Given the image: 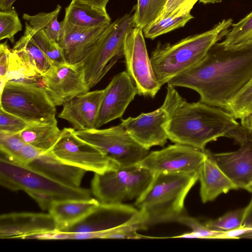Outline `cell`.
Segmentation results:
<instances>
[{
    "label": "cell",
    "mask_w": 252,
    "mask_h": 252,
    "mask_svg": "<svg viewBox=\"0 0 252 252\" xmlns=\"http://www.w3.org/2000/svg\"><path fill=\"white\" fill-rule=\"evenodd\" d=\"M252 79V45L227 49L213 45L196 65L167 84L196 91L199 101L224 109Z\"/></svg>",
    "instance_id": "obj_1"
},
{
    "label": "cell",
    "mask_w": 252,
    "mask_h": 252,
    "mask_svg": "<svg viewBox=\"0 0 252 252\" xmlns=\"http://www.w3.org/2000/svg\"><path fill=\"white\" fill-rule=\"evenodd\" d=\"M161 106L168 116L165 129L168 139L201 151L209 142L226 137L240 125L230 113L222 108L199 101L188 102L175 87L169 85Z\"/></svg>",
    "instance_id": "obj_2"
},
{
    "label": "cell",
    "mask_w": 252,
    "mask_h": 252,
    "mask_svg": "<svg viewBox=\"0 0 252 252\" xmlns=\"http://www.w3.org/2000/svg\"><path fill=\"white\" fill-rule=\"evenodd\" d=\"M233 20H223L211 30L189 36L174 44H158L151 62L160 85L190 69L206 56L210 48L224 37Z\"/></svg>",
    "instance_id": "obj_3"
},
{
    "label": "cell",
    "mask_w": 252,
    "mask_h": 252,
    "mask_svg": "<svg viewBox=\"0 0 252 252\" xmlns=\"http://www.w3.org/2000/svg\"><path fill=\"white\" fill-rule=\"evenodd\" d=\"M198 180V174H154L148 188L135 202L147 225L177 222L184 215L185 198Z\"/></svg>",
    "instance_id": "obj_4"
},
{
    "label": "cell",
    "mask_w": 252,
    "mask_h": 252,
    "mask_svg": "<svg viewBox=\"0 0 252 252\" xmlns=\"http://www.w3.org/2000/svg\"><path fill=\"white\" fill-rule=\"evenodd\" d=\"M0 104L1 109L29 124L57 125L56 106L41 86L7 82Z\"/></svg>",
    "instance_id": "obj_5"
},
{
    "label": "cell",
    "mask_w": 252,
    "mask_h": 252,
    "mask_svg": "<svg viewBox=\"0 0 252 252\" xmlns=\"http://www.w3.org/2000/svg\"><path fill=\"white\" fill-rule=\"evenodd\" d=\"M154 174L137 164L94 173L91 192L101 203L120 204L136 199L148 188Z\"/></svg>",
    "instance_id": "obj_6"
},
{
    "label": "cell",
    "mask_w": 252,
    "mask_h": 252,
    "mask_svg": "<svg viewBox=\"0 0 252 252\" xmlns=\"http://www.w3.org/2000/svg\"><path fill=\"white\" fill-rule=\"evenodd\" d=\"M0 184L11 191L22 190L42 192L50 194L57 200L88 199L91 190L59 183L29 168L0 158Z\"/></svg>",
    "instance_id": "obj_7"
},
{
    "label": "cell",
    "mask_w": 252,
    "mask_h": 252,
    "mask_svg": "<svg viewBox=\"0 0 252 252\" xmlns=\"http://www.w3.org/2000/svg\"><path fill=\"white\" fill-rule=\"evenodd\" d=\"M133 27V14L127 13L111 22L83 62L90 89L95 86L123 55L125 36Z\"/></svg>",
    "instance_id": "obj_8"
},
{
    "label": "cell",
    "mask_w": 252,
    "mask_h": 252,
    "mask_svg": "<svg viewBox=\"0 0 252 252\" xmlns=\"http://www.w3.org/2000/svg\"><path fill=\"white\" fill-rule=\"evenodd\" d=\"M75 135L97 148L120 167L137 164L149 153L120 124L105 129L74 130Z\"/></svg>",
    "instance_id": "obj_9"
},
{
    "label": "cell",
    "mask_w": 252,
    "mask_h": 252,
    "mask_svg": "<svg viewBox=\"0 0 252 252\" xmlns=\"http://www.w3.org/2000/svg\"><path fill=\"white\" fill-rule=\"evenodd\" d=\"M123 55L126 71L136 86L137 94L154 98L161 86L152 65L142 29L132 27L126 33Z\"/></svg>",
    "instance_id": "obj_10"
},
{
    "label": "cell",
    "mask_w": 252,
    "mask_h": 252,
    "mask_svg": "<svg viewBox=\"0 0 252 252\" xmlns=\"http://www.w3.org/2000/svg\"><path fill=\"white\" fill-rule=\"evenodd\" d=\"M73 128L64 127L52 151L63 162L87 171L102 174L120 165L97 148L77 137Z\"/></svg>",
    "instance_id": "obj_11"
},
{
    "label": "cell",
    "mask_w": 252,
    "mask_h": 252,
    "mask_svg": "<svg viewBox=\"0 0 252 252\" xmlns=\"http://www.w3.org/2000/svg\"><path fill=\"white\" fill-rule=\"evenodd\" d=\"M226 137L234 139L239 149L225 153L207 152L238 189L252 193V130L240 124Z\"/></svg>",
    "instance_id": "obj_12"
},
{
    "label": "cell",
    "mask_w": 252,
    "mask_h": 252,
    "mask_svg": "<svg viewBox=\"0 0 252 252\" xmlns=\"http://www.w3.org/2000/svg\"><path fill=\"white\" fill-rule=\"evenodd\" d=\"M205 150L175 143L149 152L137 164L154 174H198L206 156Z\"/></svg>",
    "instance_id": "obj_13"
},
{
    "label": "cell",
    "mask_w": 252,
    "mask_h": 252,
    "mask_svg": "<svg viewBox=\"0 0 252 252\" xmlns=\"http://www.w3.org/2000/svg\"><path fill=\"white\" fill-rule=\"evenodd\" d=\"M42 79L43 88L56 106L90 89L83 62L52 65L42 74Z\"/></svg>",
    "instance_id": "obj_14"
},
{
    "label": "cell",
    "mask_w": 252,
    "mask_h": 252,
    "mask_svg": "<svg viewBox=\"0 0 252 252\" xmlns=\"http://www.w3.org/2000/svg\"><path fill=\"white\" fill-rule=\"evenodd\" d=\"M144 216L138 209L130 205L101 203L80 222L60 232L89 233L104 232Z\"/></svg>",
    "instance_id": "obj_15"
},
{
    "label": "cell",
    "mask_w": 252,
    "mask_h": 252,
    "mask_svg": "<svg viewBox=\"0 0 252 252\" xmlns=\"http://www.w3.org/2000/svg\"><path fill=\"white\" fill-rule=\"evenodd\" d=\"M57 230L49 213L12 212L0 216V238H35Z\"/></svg>",
    "instance_id": "obj_16"
},
{
    "label": "cell",
    "mask_w": 252,
    "mask_h": 252,
    "mask_svg": "<svg viewBox=\"0 0 252 252\" xmlns=\"http://www.w3.org/2000/svg\"><path fill=\"white\" fill-rule=\"evenodd\" d=\"M168 116L161 106L149 113L121 119V125L139 144L149 150L155 146L163 147L168 139L165 127Z\"/></svg>",
    "instance_id": "obj_17"
},
{
    "label": "cell",
    "mask_w": 252,
    "mask_h": 252,
    "mask_svg": "<svg viewBox=\"0 0 252 252\" xmlns=\"http://www.w3.org/2000/svg\"><path fill=\"white\" fill-rule=\"evenodd\" d=\"M137 94L136 86L126 71L115 75L105 88L95 128L122 117Z\"/></svg>",
    "instance_id": "obj_18"
},
{
    "label": "cell",
    "mask_w": 252,
    "mask_h": 252,
    "mask_svg": "<svg viewBox=\"0 0 252 252\" xmlns=\"http://www.w3.org/2000/svg\"><path fill=\"white\" fill-rule=\"evenodd\" d=\"M58 42L65 59L69 63L81 62L92 51L108 26L86 28L74 25L63 20Z\"/></svg>",
    "instance_id": "obj_19"
},
{
    "label": "cell",
    "mask_w": 252,
    "mask_h": 252,
    "mask_svg": "<svg viewBox=\"0 0 252 252\" xmlns=\"http://www.w3.org/2000/svg\"><path fill=\"white\" fill-rule=\"evenodd\" d=\"M105 88L80 94L63 104L58 117L67 121L77 130L95 128Z\"/></svg>",
    "instance_id": "obj_20"
},
{
    "label": "cell",
    "mask_w": 252,
    "mask_h": 252,
    "mask_svg": "<svg viewBox=\"0 0 252 252\" xmlns=\"http://www.w3.org/2000/svg\"><path fill=\"white\" fill-rule=\"evenodd\" d=\"M59 183L80 187L86 170L65 163L57 158L52 150L41 152L26 166Z\"/></svg>",
    "instance_id": "obj_21"
},
{
    "label": "cell",
    "mask_w": 252,
    "mask_h": 252,
    "mask_svg": "<svg viewBox=\"0 0 252 252\" xmlns=\"http://www.w3.org/2000/svg\"><path fill=\"white\" fill-rule=\"evenodd\" d=\"M206 156L198 173L200 183V195L203 203L215 200L222 193L238 189L237 187L210 156L205 150Z\"/></svg>",
    "instance_id": "obj_22"
},
{
    "label": "cell",
    "mask_w": 252,
    "mask_h": 252,
    "mask_svg": "<svg viewBox=\"0 0 252 252\" xmlns=\"http://www.w3.org/2000/svg\"><path fill=\"white\" fill-rule=\"evenodd\" d=\"M99 204L95 198L60 200L52 204L48 212L55 222L57 231H61L84 219Z\"/></svg>",
    "instance_id": "obj_23"
},
{
    "label": "cell",
    "mask_w": 252,
    "mask_h": 252,
    "mask_svg": "<svg viewBox=\"0 0 252 252\" xmlns=\"http://www.w3.org/2000/svg\"><path fill=\"white\" fill-rule=\"evenodd\" d=\"M63 20L74 25L86 28L107 26L111 23L107 12H103L90 5L72 1L65 8Z\"/></svg>",
    "instance_id": "obj_24"
},
{
    "label": "cell",
    "mask_w": 252,
    "mask_h": 252,
    "mask_svg": "<svg viewBox=\"0 0 252 252\" xmlns=\"http://www.w3.org/2000/svg\"><path fill=\"white\" fill-rule=\"evenodd\" d=\"M61 133L57 125L30 124L20 132L24 141L43 151L52 149Z\"/></svg>",
    "instance_id": "obj_25"
},
{
    "label": "cell",
    "mask_w": 252,
    "mask_h": 252,
    "mask_svg": "<svg viewBox=\"0 0 252 252\" xmlns=\"http://www.w3.org/2000/svg\"><path fill=\"white\" fill-rule=\"evenodd\" d=\"M6 80L7 82L38 85L43 87L42 74L12 49L9 54Z\"/></svg>",
    "instance_id": "obj_26"
},
{
    "label": "cell",
    "mask_w": 252,
    "mask_h": 252,
    "mask_svg": "<svg viewBox=\"0 0 252 252\" xmlns=\"http://www.w3.org/2000/svg\"><path fill=\"white\" fill-rule=\"evenodd\" d=\"M12 50L30 63L41 74L52 66L46 55L25 32L15 43Z\"/></svg>",
    "instance_id": "obj_27"
},
{
    "label": "cell",
    "mask_w": 252,
    "mask_h": 252,
    "mask_svg": "<svg viewBox=\"0 0 252 252\" xmlns=\"http://www.w3.org/2000/svg\"><path fill=\"white\" fill-rule=\"evenodd\" d=\"M25 32L30 35L46 55L51 65L66 63L63 51L58 42L50 38L44 30L34 29L26 22Z\"/></svg>",
    "instance_id": "obj_28"
},
{
    "label": "cell",
    "mask_w": 252,
    "mask_h": 252,
    "mask_svg": "<svg viewBox=\"0 0 252 252\" xmlns=\"http://www.w3.org/2000/svg\"><path fill=\"white\" fill-rule=\"evenodd\" d=\"M221 44L227 49H239L252 45V11L233 24Z\"/></svg>",
    "instance_id": "obj_29"
},
{
    "label": "cell",
    "mask_w": 252,
    "mask_h": 252,
    "mask_svg": "<svg viewBox=\"0 0 252 252\" xmlns=\"http://www.w3.org/2000/svg\"><path fill=\"white\" fill-rule=\"evenodd\" d=\"M62 7L58 4L56 8L50 12H40L35 15L24 13L22 18L31 27L36 29H42L52 39L59 42L62 31L61 22L58 18Z\"/></svg>",
    "instance_id": "obj_30"
},
{
    "label": "cell",
    "mask_w": 252,
    "mask_h": 252,
    "mask_svg": "<svg viewBox=\"0 0 252 252\" xmlns=\"http://www.w3.org/2000/svg\"><path fill=\"white\" fill-rule=\"evenodd\" d=\"M168 0H137L133 14V27L142 30L157 20Z\"/></svg>",
    "instance_id": "obj_31"
},
{
    "label": "cell",
    "mask_w": 252,
    "mask_h": 252,
    "mask_svg": "<svg viewBox=\"0 0 252 252\" xmlns=\"http://www.w3.org/2000/svg\"><path fill=\"white\" fill-rule=\"evenodd\" d=\"M236 119L252 115V79L227 103L224 109Z\"/></svg>",
    "instance_id": "obj_32"
},
{
    "label": "cell",
    "mask_w": 252,
    "mask_h": 252,
    "mask_svg": "<svg viewBox=\"0 0 252 252\" xmlns=\"http://www.w3.org/2000/svg\"><path fill=\"white\" fill-rule=\"evenodd\" d=\"M193 18L190 13L178 17H168L158 20L143 30L144 37L153 39L163 34L184 27Z\"/></svg>",
    "instance_id": "obj_33"
},
{
    "label": "cell",
    "mask_w": 252,
    "mask_h": 252,
    "mask_svg": "<svg viewBox=\"0 0 252 252\" xmlns=\"http://www.w3.org/2000/svg\"><path fill=\"white\" fill-rule=\"evenodd\" d=\"M26 144L20 133L0 131V156L13 163L20 164L22 151Z\"/></svg>",
    "instance_id": "obj_34"
},
{
    "label": "cell",
    "mask_w": 252,
    "mask_h": 252,
    "mask_svg": "<svg viewBox=\"0 0 252 252\" xmlns=\"http://www.w3.org/2000/svg\"><path fill=\"white\" fill-rule=\"evenodd\" d=\"M245 209L230 211L215 220H209L204 224L209 229L219 232H227L243 227Z\"/></svg>",
    "instance_id": "obj_35"
},
{
    "label": "cell",
    "mask_w": 252,
    "mask_h": 252,
    "mask_svg": "<svg viewBox=\"0 0 252 252\" xmlns=\"http://www.w3.org/2000/svg\"><path fill=\"white\" fill-rule=\"evenodd\" d=\"M148 226L145 223L144 216L124 224L107 232L104 239H140L150 237L137 233L139 230L147 229Z\"/></svg>",
    "instance_id": "obj_36"
},
{
    "label": "cell",
    "mask_w": 252,
    "mask_h": 252,
    "mask_svg": "<svg viewBox=\"0 0 252 252\" xmlns=\"http://www.w3.org/2000/svg\"><path fill=\"white\" fill-rule=\"evenodd\" d=\"M22 30V25L16 10L0 11V40L9 39L12 43L14 35Z\"/></svg>",
    "instance_id": "obj_37"
},
{
    "label": "cell",
    "mask_w": 252,
    "mask_h": 252,
    "mask_svg": "<svg viewBox=\"0 0 252 252\" xmlns=\"http://www.w3.org/2000/svg\"><path fill=\"white\" fill-rule=\"evenodd\" d=\"M177 222L188 226L192 231L172 238L217 239L218 235L221 232L211 230L197 219L185 214L179 219Z\"/></svg>",
    "instance_id": "obj_38"
},
{
    "label": "cell",
    "mask_w": 252,
    "mask_h": 252,
    "mask_svg": "<svg viewBox=\"0 0 252 252\" xmlns=\"http://www.w3.org/2000/svg\"><path fill=\"white\" fill-rule=\"evenodd\" d=\"M199 0H168L157 20L168 17H178L190 13Z\"/></svg>",
    "instance_id": "obj_39"
},
{
    "label": "cell",
    "mask_w": 252,
    "mask_h": 252,
    "mask_svg": "<svg viewBox=\"0 0 252 252\" xmlns=\"http://www.w3.org/2000/svg\"><path fill=\"white\" fill-rule=\"evenodd\" d=\"M29 124L20 118L0 108V131L20 133Z\"/></svg>",
    "instance_id": "obj_40"
},
{
    "label": "cell",
    "mask_w": 252,
    "mask_h": 252,
    "mask_svg": "<svg viewBox=\"0 0 252 252\" xmlns=\"http://www.w3.org/2000/svg\"><path fill=\"white\" fill-rule=\"evenodd\" d=\"M11 50L6 41L0 44V79L6 80Z\"/></svg>",
    "instance_id": "obj_41"
},
{
    "label": "cell",
    "mask_w": 252,
    "mask_h": 252,
    "mask_svg": "<svg viewBox=\"0 0 252 252\" xmlns=\"http://www.w3.org/2000/svg\"><path fill=\"white\" fill-rule=\"evenodd\" d=\"M27 194L37 203L43 211H48L52 204L57 200L53 196L45 193L30 192Z\"/></svg>",
    "instance_id": "obj_42"
},
{
    "label": "cell",
    "mask_w": 252,
    "mask_h": 252,
    "mask_svg": "<svg viewBox=\"0 0 252 252\" xmlns=\"http://www.w3.org/2000/svg\"><path fill=\"white\" fill-rule=\"evenodd\" d=\"M109 0H71L72 2H76L90 5L98 10L107 12L106 6Z\"/></svg>",
    "instance_id": "obj_43"
},
{
    "label": "cell",
    "mask_w": 252,
    "mask_h": 252,
    "mask_svg": "<svg viewBox=\"0 0 252 252\" xmlns=\"http://www.w3.org/2000/svg\"><path fill=\"white\" fill-rule=\"evenodd\" d=\"M245 209L244 224L245 226L252 228V197Z\"/></svg>",
    "instance_id": "obj_44"
},
{
    "label": "cell",
    "mask_w": 252,
    "mask_h": 252,
    "mask_svg": "<svg viewBox=\"0 0 252 252\" xmlns=\"http://www.w3.org/2000/svg\"><path fill=\"white\" fill-rule=\"evenodd\" d=\"M17 0H0V9L2 11L12 8L14 3Z\"/></svg>",
    "instance_id": "obj_45"
},
{
    "label": "cell",
    "mask_w": 252,
    "mask_h": 252,
    "mask_svg": "<svg viewBox=\"0 0 252 252\" xmlns=\"http://www.w3.org/2000/svg\"><path fill=\"white\" fill-rule=\"evenodd\" d=\"M241 125L252 130V115L241 120Z\"/></svg>",
    "instance_id": "obj_46"
},
{
    "label": "cell",
    "mask_w": 252,
    "mask_h": 252,
    "mask_svg": "<svg viewBox=\"0 0 252 252\" xmlns=\"http://www.w3.org/2000/svg\"><path fill=\"white\" fill-rule=\"evenodd\" d=\"M199 1L204 4H209L220 3L222 0H199Z\"/></svg>",
    "instance_id": "obj_47"
},
{
    "label": "cell",
    "mask_w": 252,
    "mask_h": 252,
    "mask_svg": "<svg viewBox=\"0 0 252 252\" xmlns=\"http://www.w3.org/2000/svg\"><path fill=\"white\" fill-rule=\"evenodd\" d=\"M240 238H248V239H252V229L250 230L249 231L247 232L246 233L242 234Z\"/></svg>",
    "instance_id": "obj_48"
}]
</instances>
